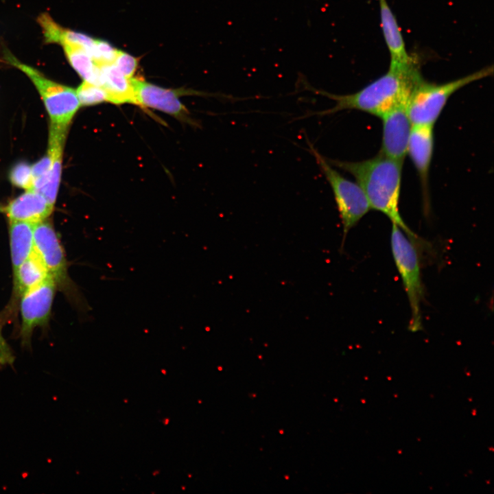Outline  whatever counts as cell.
<instances>
[{"mask_svg": "<svg viewBox=\"0 0 494 494\" xmlns=\"http://www.w3.org/2000/svg\"><path fill=\"white\" fill-rule=\"evenodd\" d=\"M134 104L162 111L180 119H187L188 112L180 101L177 91L158 86L143 80L130 78Z\"/></svg>", "mask_w": 494, "mask_h": 494, "instance_id": "10", "label": "cell"}, {"mask_svg": "<svg viewBox=\"0 0 494 494\" xmlns=\"http://www.w3.org/2000/svg\"><path fill=\"white\" fill-rule=\"evenodd\" d=\"M408 99L395 105L381 117L383 136L381 153L403 161L407 154L412 124L408 113Z\"/></svg>", "mask_w": 494, "mask_h": 494, "instance_id": "9", "label": "cell"}, {"mask_svg": "<svg viewBox=\"0 0 494 494\" xmlns=\"http://www.w3.org/2000/svg\"><path fill=\"white\" fill-rule=\"evenodd\" d=\"M38 19L46 43L78 46L86 49L95 42L89 36L61 27L47 13L41 14Z\"/></svg>", "mask_w": 494, "mask_h": 494, "instance_id": "18", "label": "cell"}, {"mask_svg": "<svg viewBox=\"0 0 494 494\" xmlns=\"http://www.w3.org/2000/svg\"><path fill=\"white\" fill-rule=\"evenodd\" d=\"M423 78L419 61L414 58L409 63L390 66L384 75L360 91L346 95H336L312 87L307 82L303 88L335 102L328 109L312 112L309 116H325L343 110H358L381 118L401 102L408 99L416 84Z\"/></svg>", "mask_w": 494, "mask_h": 494, "instance_id": "1", "label": "cell"}, {"mask_svg": "<svg viewBox=\"0 0 494 494\" xmlns=\"http://www.w3.org/2000/svg\"><path fill=\"white\" fill-rule=\"evenodd\" d=\"M57 289L56 281L49 276L20 297V336L23 346L30 345L32 333L36 327L44 326L48 322Z\"/></svg>", "mask_w": 494, "mask_h": 494, "instance_id": "7", "label": "cell"}, {"mask_svg": "<svg viewBox=\"0 0 494 494\" xmlns=\"http://www.w3.org/2000/svg\"><path fill=\"white\" fill-rule=\"evenodd\" d=\"M433 128L434 126H412L407 149L418 172L425 199L428 196L429 171L434 152Z\"/></svg>", "mask_w": 494, "mask_h": 494, "instance_id": "11", "label": "cell"}, {"mask_svg": "<svg viewBox=\"0 0 494 494\" xmlns=\"http://www.w3.org/2000/svg\"><path fill=\"white\" fill-rule=\"evenodd\" d=\"M66 57L71 66L84 81L89 82L96 69L97 64L81 47L73 45L62 46Z\"/></svg>", "mask_w": 494, "mask_h": 494, "instance_id": "19", "label": "cell"}, {"mask_svg": "<svg viewBox=\"0 0 494 494\" xmlns=\"http://www.w3.org/2000/svg\"><path fill=\"white\" fill-rule=\"evenodd\" d=\"M397 224H392L390 235L391 250L401 276L411 309L409 329L416 332L422 329L421 303L423 290L418 252L411 237Z\"/></svg>", "mask_w": 494, "mask_h": 494, "instance_id": "5", "label": "cell"}, {"mask_svg": "<svg viewBox=\"0 0 494 494\" xmlns=\"http://www.w3.org/2000/svg\"><path fill=\"white\" fill-rule=\"evenodd\" d=\"M0 213H3V208L0 207Z\"/></svg>", "mask_w": 494, "mask_h": 494, "instance_id": "26", "label": "cell"}, {"mask_svg": "<svg viewBox=\"0 0 494 494\" xmlns=\"http://www.w3.org/2000/svg\"><path fill=\"white\" fill-rule=\"evenodd\" d=\"M54 208V205L50 204L40 193L34 189H28L12 200L3 208V213L9 221L34 224L48 219Z\"/></svg>", "mask_w": 494, "mask_h": 494, "instance_id": "13", "label": "cell"}, {"mask_svg": "<svg viewBox=\"0 0 494 494\" xmlns=\"http://www.w3.org/2000/svg\"><path fill=\"white\" fill-rule=\"evenodd\" d=\"M0 62H3V61L0 60Z\"/></svg>", "mask_w": 494, "mask_h": 494, "instance_id": "27", "label": "cell"}, {"mask_svg": "<svg viewBox=\"0 0 494 494\" xmlns=\"http://www.w3.org/2000/svg\"><path fill=\"white\" fill-rule=\"evenodd\" d=\"M9 236L13 274L34 251V224L9 221Z\"/></svg>", "mask_w": 494, "mask_h": 494, "instance_id": "16", "label": "cell"}, {"mask_svg": "<svg viewBox=\"0 0 494 494\" xmlns=\"http://www.w3.org/2000/svg\"><path fill=\"white\" fill-rule=\"evenodd\" d=\"M85 51L95 64L100 67L113 64L117 53V50L108 43L97 39L95 40L94 43Z\"/></svg>", "mask_w": 494, "mask_h": 494, "instance_id": "20", "label": "cell"}, {"mask_svg": "<svg viewBox=\"0 0 494 494\" xmlns=\"http://www.w3.org/2000/svg\"><path fill=\"white\" fill-rule=\"evenodd\" d=\"M378 1L381 30L390 56V66L408 64L414 57L410 56L406 51L404 40L396 17L386 0H378Z\"/></svg>", "mask_w": 494, "mask_h": 494, "instance_id": "14", "label": "cell"}, {"mask_svg": "<svg viewBox=\"0 0 494 494\" xmlns=\"http://www.w3.org/2000/svg\"><path fill=\"white\" fill-rule=\"evenodd\" d=\"M8 314H11V309L9 307L0 314V364L1 365H12L14 361L12 350L2 333V327Z\"/></svg>", "mask_w": 494, "mask_h": 494, "instance_id": "24", "label": "cell"}, {"mask_svg": "<svg viewBox=\"0 0 494 494\" xmlns=\"http://www.w3.org/2000/svg\"><path fill=\"white\" fill-rule=\"evenodd\" d=\"M34 250L56 281L58 288L72 290L74 285L68 275V263L64 248L48 219L34 224Z\"/></svg>", "mask_w": 494, "mask_h": 494, "instance_id": "8", "label": "cell"}, {"mask_svg": "<svg viewBox=\"0 0 494 494\" xmlns=\"http://www.w3.org/2000/svg\"><path fill=\"white\" fill-rule=\"evenodd\" d=\"M5 62L23 71L32 82L49 117V127L68 131L73 118L80 107L75 89L56 82L34 67L21 62L4 49Z\"/></svg>", "mask_w": 494, "mask_h": 494, "instance_id": "3", "label": "cell"}, {"mask_svg": "<svg viewBox=\"0 0 494 494\" xmlns=\"http://www.w3.org/2000/svg\"><path fill=\"white\" fill-rule=\"evenodd\" d=\"M107 102L115 104H133L134 96L130 78L126 77L114 64L101 66Z\"/></svg>", "mask_w": 494, "mask_h": 494, "instance_id": "17", "label": "cell"}, {"mask_svg": "<svg viewBox=\"0 0 494 494\" xmlns=\"http://www.w3.org/2000/svg\"><path fill=\"white\" fill-rule=\"evenodd\" d=\"M493 66H488L467 76L443 84L426 82L422 78L413 89L408 104L412 126H434L450 96L464 86L490 76Z\"/></svg>", "mask_w": 494, "mask_h": 494, "instance_id": "4", "label": "cell"}, {"mask_svg": "<svg viewBox=\"0 0 494 494\" xmlns=\"http://www.w3.org/2000/svg\"><path fill=\"white\" fill-rule=\"evenodd\" d=\"M309 151L332 189L343 227V240L348 232L371 209L361 187L346 178L331 165L307 139Z\"/></svg>", "mask_w": 494, "mask_h": 494, "instance_id": "6", "label": "cell"}, {"mask_svg": "<svg viewBox=\"0 0 494 494\" xmlns=\"http://www.w3.org/2000/svg\"><path fill=\"white\" fill-rule=\"evenodd\" d=\"M80 106H93L107 101L104 89L84 81L75 90Z\"/></svg>", "mask_w": 494, "mask_h": 494, "instance_id": "21", "label": "cell"}, {"mask_svg": "<svg viewBox=\"0 0 494 494\" xmlns=\"http://www.w3.org/2000/svg\"><path fill=\"white\" fill-rule=\"evenodd\" d=\"M9 178L12 185L16 187L25 190L32 189V165L25 161L16 163L10 171Z\"/></svg>", "mask_w": 494, "mask_h": 494, "instance_id": "22", "label": "cell"}, {"mask_svg": "<svg viewBox=\"0 0 494 494\" xmlns=\"http://www.w3.org/2000/svg\"><path fill=\"white\" fill-rule=\"evenodd\" d=\"M53 157L47 150L46 154L32 165L33 181L48 174L51 169Z\"/></svg>", "mask_w": 494, "mask_h": 494, "instance_id": "25", "label": "cell"}, {"mask_svg": "<svg viewBox=\"0 0 494 494\" xmlns=\"http://www.w3.org/2000/svg\"><path fill=\"white\" fill-rule=\"evenodd\" d=\"M49 276L42 260L34 250L13 274L14 299H19L23 293L40 284Z\"/></svg>", "mask_w": 494, "mask_h": 494, "instance_id": "15", "label": "cell"}, {"mask_svg": "<svg viewBox=\"0 0 494 494\" xmlns=\"http://www.w3.org/2000/svg\"><path fill=\"white\" fill-rule=\"evenodd\" d=\"M67 132L49 128L48 149L53 157L51 169L48 174L33 181L32 189L36 191L54 205L62 174V161Z\"/></svg>", "mask_w": 494, "mask_h": 494, "instance_id": "12", "label": "cell"}, {"mask_svg": "<svg viewBox=\"0 0 494 494\" xmlns=\"http://www.w3.org/2000/svg\"><path fill=\"white\" fill-rule=\"evenodd\" d=\"M113 64L126 77L131 78L137 70L138 60L132 56L117 50Z\"/></svg>", "mask_w": 494, "mask_h": 494, "instance_id": "23", "label": "cell"}, {"mask_svg": "<svg viewBox=\"0 0 494 494\" xmlns=\"http://www.w3.org/2000/svg\"><path fill=\"white\" fill-rule=\"evenodd\" d=\"M328 162L353 175L368 200L370 208L385 214L392 224L399 226L410 237L414 234L403 222L399 202L403 161L380 153L362 161H344L327 158Z\"/></svg>", "mask_w": 494, "mask_h": 494, "instance_id": "2", "label": "cell"}]
</instances>
